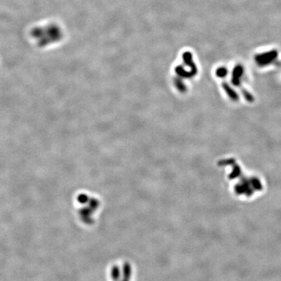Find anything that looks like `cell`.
<instances>
[{
	"label": "cell",
	"mask_w": 281,
	"mask_h": 281,
	"mask_svg": "<svg viewBox=\"0 0 281 281\" xmlns=\"http://www.w3.org/2000/svg\"><path fill=\"white\" fill-rule=\"evenodd\" d=\"M278 56L277 51L275 49L269 51V52H265V53H260L255 56V62L258 63L259 66H265V65L270 64L272 62L274 61Z\"/></svg>",
	"instance_id": "cell-1"
},
{
	"label": "cell",
	"mask_w": 281,
	"mask_h": 281,
	"mask_svg": "<svg viewBox=\"0 0 281 281\" xmlns=\"http://www.w3.org/2000/svg\"><path fill=\"white\" fill-rule=\"evenodd\" d=\"M243 73V67L241 65L235 66L233 72V82L235 84H239V79Z\"/></svg>",
	"instance_id": "cell-2"
},
{
	"label": "cell",
	"mask_w": 281,
	"mask_h": 281,
	"mask_svg": "<svg viewBox=\"0 0 281 281\" xmlns=\"http://www.w3.org/2000/svg\"><path fill=\"white\" fill-rule=\"evenodd\" d=\"M227 73V70L226 68H220L217 70V75L220 77H225Z\"/></svg>",
	"instance_id": "cell-3"
}]
</instances>
